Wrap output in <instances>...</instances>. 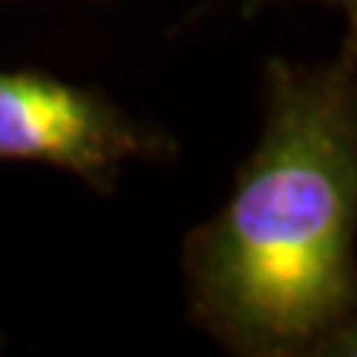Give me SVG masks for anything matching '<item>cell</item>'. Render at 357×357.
Segmentation results:
<instances>
[{
  "label": "cell",
  "instance_id": "cell-4",
  "mask_svg": "<svg viewBox=\"0 0 357 357\" xmlns=\"http://www.w3.org/2000/svg\"><path fill=\"white\" fill-rule=\"evenodd\" d=\"M331 3H340V6H345L351 15H357V0H331Z\"/></svg>",
  "mask_w": 357,
  "mask_h": 357
},
{
  "label": "cell",
  "instance_id": "cell-1",
  "mask_svg": "<svg viewBox=\"0 0 357 357\" xmlns=\"http://www.w3.org/2000/svg\"><path fill=\"white\" fill-rule=\"evenodd\" d=\"M197 321L250 357H307L357 301V15L328 63H268L265 122L185 244Z\"/></svg>",
  "mask_w": 357,
  "mask_h": 357
},
{
  "label": "cell",
  "instance_id": "cell-2",
  "mask_svg": "<svg viewBox=\"0 0 357 357\" xmlns=\"http://www.w3.org/2000/svg\"><path fill=\"white\" fill-rule=\"evenodd\" d=\"M158 155V137L84 86L0 69V158L60 167L107 191L119 167Z\"/></svg>",
  "mask_w": 357,
  "mask_h": 357
},
{
  "label": "cell",
  "instance_id": "cell-3",
  "mask_svg": "<svg viewBox=\"0 0 357 357\" xmlns=\"http://www.w3.org/2000/svg\"><path fill=\"white\" fill-rule=\"evenodd\" d=\"M316 357H357V301L316 345Z\"/></svg>",
  "mask_w": 357,
  "mask_h": 357
}]
</instances>
